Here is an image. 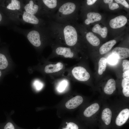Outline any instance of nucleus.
<instances>
[{"label":"nucleus","instance_id":"nucleus-24","mask_svg":"<svg viewBox=\"0 0 129 129\" xmlns=\"http://www.w3.org/2000/svg\"><path fill=\"white\" fill-rule=\"evenodd\" d=\"M68 84V81L65 79L61 80L59 83L57 89L58 91L61 92L64 91L67 87Z\"/></svg>","mask_w":129,"mask_h":129},{"label":"nucleus","instance_id":"nucleus-26","mask_svg":"<svg viewBox=\"0 0 129 129\" xmlns=\"http://www.w3.org/2000/svg\"><path fill=\"white\" fill-rule=\"evenodd\" d=\"M113 0H104V2L106 3H108L109 5V9L113 10L119 7V6L117 3L113 2Z\"/></svg>","mask_w":129,"mask_h":129},{"label":"nucleus","instance_id":"nucleus-34","mask_svg":"<svg viewBox=\"0 0 129 129\" xmlns=\"http://www.w3.org/2000/svg\"><path fill=\"white\" fill-rule=\"evenodd\" d=\"M123 77L124 79L129 80V70L124 72L123 74Z\"/></svg>","mask_w":129,"mask_h":129},{"label":"nucleus","instance_id":"nucleus-13","mask_svg":"<svg viewBox=\"0 0 129 129\" xmlns=\"http://www.w3.org/2000/svg\"><path fill=\"white\" fill-rule=\"evenodd\" d=\"M129 117V109H124L119 113L116 119L115 123L118 126H121L125 124Z\"/></svg>","mask_w":129,"mask_h":129},{"label":"nucleus","instance_id":"nucleus-39","mask_svg":"<svg viewBox=\"0 0 129 129\" xmlns=\"http://www.w3.org/2000/svg\"></svg>","mask_w":129,"mask_h":129},{"label":"nucleus","instance_id":"nucleus-10","mask_svg":"<svg viewBox=\"0 0 129 129\" xmlns=\"http://www.w3.org/2000/svg\"><path fill=\"white\" fill-rule=\"evenodd\" d=\"M127 21L125 16L120 15L111 20L109 22V25L113 28H118L124 26L127 23Z\"/></svg>","mask_w":129,"mask_h":129},{"label":"nucleus","instance_id":"nucleus-33","mask_svg":"<svg viewBox=\"0 0 129 129\" xmlns=\"http://www.w3.org/2000/svg\"><path fill=\"white\" fill-rule=\"evenodd\" d=\"M123 93L124 95L127 97H129V86H127L123 88Z\"/></svg>","mask_w":129,"mask_h":129},{"label":"nucleus","instance_id":"nucleus-6","mask_svg":"<svg viewBox=\"0 0 129 129\" xmlns=\"http://www.w3.org/2000/svg\"><path fill=\"white\" fill-rule=\"evenodd\" d=\"M51 46L52 50L51 56L72 58L75 56V52L73 48L54 43H53Z\"/></svg>","mask_w":129,"mask_h":129},{"label":"nucleus","instance_id":"nucleus-7","mask_svg":"<svg viewBox=\"0 0 129 129\" xmlns=\"http://www.w3.org/2000/svg\"><path fill=\"white\" fill-rule=\"evenodd\" d=\"M20 22L31 24L35 27H43L47 25L46 20L23 11L20 16Z\"/></svg>","mask_w":129,"mask_h":129},{"label":"nucleus","instance_id":"nucleus-3","mask_svg":"<svg viewBox=\"0 0 129 129\" xmlns=\"http://www.w3.org/2000/svg\"><path fill=\"white\" fill-rule=\"evenodd\" d=\"M77 6L72 0H66L59 7L52 20L58 23L71 24L74 23Z\"/></svg>","mask_w":129,"mask_h":129},{"label":"nucleus","instance_id":"nucleus-4","mask_svg":"<svg viewBox=\"0 0 129 129\" xmlns=\"http://www.w3.org/2000/svg\"><path fill=\"white\" fill-rule=\"evenodd\" d=\"M0 6L11 21L18 23L23 11V0H10L0 1Z\"/></svg>","mask_w":129,"mask_h":129},{"label":"nucleus","instance_id":"nucleus-22","mask_svg":"<svg viewBox=\"0 0 129 129\" xmlns=\"http://www.w3.org/2000/svg\"><path fill=\"white\" fill-rule=\"evenodd\" d=\"M107 60L104 58L102 57L99 60L98 62V73L100 75L102 74L106 70L107 66Z\"/></svg>","mask_w":129,"mask_h":129},{"label":"nucleus","instance_id":"nucleus-25","mask_svg":"<svg viewBox=\"0 0 129 129\" xmlns=\"http://www.w3.org/2000/svg\"><path fill=\"white\" fill-rule=\"evenodd\" d=\"M8 65V62L5 55L0 53V69H5Z\"/></svg>","mask_w":129,"mask_h":129},{"label":"nucleus","instance_id":"nucleus-31","mask_svg":"<svg viewBox=\"0 0 129 129\" xmlns=\"http://www.w3.org/2000/svg\"><path fill=\"white\" fill-rule=\"evenodd\" d=\"M63 129H78V127L75 123L70 122L68 123L65 128Z\"/></svg>","mask_w":129,"mask_h":129},{"label":"nucleus","instance_id":"nucleus-18","mask_svg":"<svg viewBox=\"0 0 129 129\" xmlns=\"http://www.w3.org/2000/svg\"><path fill=\"white\" fill-rule=\"evenodd\" d=\"M99 109V106L98 103H93L86 109L84 112V115L86 117H90L97 112Z\"/></svg>","mask_w":129,"mask_h":129},{"label":"nucleus","instance_id":"nucleus-5","mask_svg":"<svg viewBox=\"0 0 129 129\" xmlns=\"http://www.w3.org/2000/svg\"><path fill=\"white\" fill-rule=\"evenodd\" d=\"M66 0H41V9L39 17L52 20L59 7Z\"/></svg>","mask_w":129,"mask_h":129},{"label":"nucleus","instance_id":"nucleus-27","mask_svg":"<svg viewBox=\"0 0 129 129\" xmlns=\"http://www.w3.org/2000/svg\"><path fill=\"white\" fill-rule=\"evenodd\" d=\"M33 85L35 89L37 91H39L42 89L44 85L41 81L38 80H36L34 81Z\"/></svg>","mask_w":129,"mask_h":129},{"label":"nucleus","instance_id":"nucleus-16","mask_svg":"<svg viewBox=\"0 0 129 129\" xmlns=\"http://www.w3.org/2000/svg\"><path fill=\"white\" fill-rule=\"evenodd\" d=\"M116 89L115 81L113 79L109 80L106 84L104 88V91L108 95L112 94Z\"/></svg>","mask_w":129,"mask_h":129},{"label":"nucleus","instance_id":"nucleus-19","mask_svg":"<svg viewBox=\"0 0 129 129\" xmlns=\"http://www.w3.org/2000/svg\"><path fill=\"white\" fill-rule=\"evenodd\" d=\"M116 43L114 40L109 41L103 44L100 48L99 52L101 54H105L110 51Z\"/></svg>","mask_w":129,"mask_h":129},{"label":"nucleus","instance_id":"nucleus-30","mask_svg":"<svg viewBox=\"0 0 129 129\" xmlns=\"http://www.w3.org/2000/svg\"><path fill=\"white\" fill-rule=\"evenodd\" d=\"M123 71L124 72L129 70V61L127 59L123 60L122 64Z\"/></svg>","mask_w":129,"mask_h":129},{"label":"nucleus","instance_id":"nucleus-35","mask_svg":"<svg viewBox=\"0 0 129 129\" xmlns=\"http://www.w3.org/2000/svg\"><path fill=\"white\" fill-rule=\"evenodd\" d=\"M129 86V80L123 79L122 82V86L123 88L125 86Z\"/></svg>","mask_w":129,"mask_h":129},{"label":"nucleus","instance_id":"nucleus-17","mask_svg":"<svg viewBox=\"0 0 129 129\" xmlns=\"http://www.w3.org/2000/svg\"><path fill=\"white\" fill-rule=\"evenodd\" d=\"M86 33L85 37L87 41L91 45L95 46H98L100 44V41L99 38L92 32H89Z\"/></svg>","mask_w":129,"mask_h":129},{"label":"nucleus","instance_id":"nucleus-11","mask_svg":"<svg viewBox=\"0 0 129 129\" xmlns=\"http://www.w3.org/2000/svg\"><path fill=\"white\" fill-rule=\"evenodd\" d=\"M112 53L113 55L118 59H125L129 56V49L126 48L117 47L113 50Z\"/></svg>","mask_w":129,"mask_h":129},{"label":"nucleus","instance_id":"nucleus-38","mask_svg":"<svg viewBox=\"0 0 129 129\" xmlns=\"http://www.w3.org/2000/svg\"><path fill=\"white\" fill-rule=\"evenodd\" d=\"M66 123L67 124H68V123L67 122H66Z\"/></svg>","mask_w":129,"mask_h":129},{"label":"nucleus","instance_id":"nucleus-28","mask_svg":"<svg viewBox=\"0 0 129 129\" xmlns=\"http://www.w3.org/2000/svg\"><path fill=\"white\" fill-rule=\"evenodd\" d=\"M9 20L8 18L0 11V25L8 24Z\"/></svg>","mask_w":129,"mask_h":129},{"label":"nucleus","instance_id":"nucleus-9","mask_svg":"<svg viewBox=\"0 0 129 129\" xmlns=\"http://www.w3.org/2000/svg\"><path fill=\"white\" fill-rule=\"evenodd\" d=\"M71 73L75 78L80 81H85L89 79V73L84 67L78 66L74 68L72 70Z\"/></svg>","mask_w":129,"mask_h":129},{"label":"nucleus","instance_id":"nucleus-15","mask_svg":"<svg viewBox=\"0 0 129 129\" xmlns=\"http://www.w3.org/2000/svg\"><path fill=\"white\" fill-rule=\"evenodd\" d=\"M87 18L84 21L85 24L86 25L95 22L99 21L102 18V16L99 13L95 12H90L86 15Z\"/></svg>","mask_w":129,"mask_h":129},{"label":"nucleus","instance_id":"nucleus-36","mask_svg":"<svg viewBox=\"0 0 129 129\" xmlns=\"http://www.w3.org/2000/svg\"><path fill=\"white\" fill-rule=\"evenodd\" d=\"M97 1L96 0H87L86 3L88 5H91Z\"/></svg>","mask_w":129,"mask_h":129},{"label":"nucleus","instance_id":"nucleus-1","mask_svg":"<svg viewBox=\"0 0 129 129\" xmlns=\"http://www.w3.org/2000/svg\"><path fill=\"white\" fill-rule=\"evenodd\" d=\"M47 20L54 43L73 48L78 40L77 31L73 25L61 24L53 20Z\"/></svg>","mask_w":129,"mask_h":129},{"label":"nucleus","instance_id":"nucleus-2","mask_svg":"<svg viewBox=\"0 0 129 129\" xmlns=\"http://www.w3.org/2000/svg\"><path fill=\"white\" fill-rule=\"evenodd\" d=\"M24 33L30 43L39 49H41L47 45H51L54 43L50 31L47 25L43 27H34Z\"/></svg>","mask_w":129,"mask_h":129},{"label":"nucleus","instance_id":"nucleus-14","mask_svg":"<svg viewBox=\"0 0 129 129\" xmlns=\"http://www.w3.org/2000/svg\"><path fill=\"white\" fill-rule=\"evenodd\" d=\"M83 98L81 96H76L68 101L66 103V107L68 109H73L76 108L82 102Z\"/></svg>","mask_w":129,"mask_h":129},{"label":"nucleus","instance_id":"nucleus-20","mask_svg":"<svg viewBox=\"0 0 129 129\" xmlns=\"http://www.w3.org/2000/svg\"><path fill=\"white\" fill-rule=\"evenodd\" d=\"M92 31L93 32L100 35L103 38H106L107 35V27H104L102 28L98 24H96L94 25L92 29Z\"/></svg>","mask_w":129,"mask_h":129},{"label":"nucleus","instance_id":"nucleus-12","mask_svg":"<svg viewBox=\"0 0 129 129\" xmlns=\"http://www.w3.org/2000/svg\"><path fill=\"white\" fill-rule=\"evenodd\" d=\"M64 67L63 63L59 62L55 64H49L47 65L44 69V72L47 74H52L59 71Z\"/></svg>","mask_w":129,"mask_h":129},{"label":"nucleus","instance_id":"nucleus-32","mask_svg":"<svg viewBox=\"0 0 129 129\" xmlns=\"http://www.w3.org/2000/svg\"><path fill=\"white\" fill-rule=\"evenodd\" d=\"M115 1L117 3L120 4L124 6L125 7L129 8V5L125 0H115Z\"/></svg>","mask_w":129,"mask_h":129},{"label":"nucleus","instance_id":"nucleus-29","mask_svg":"<svg viewBox=\"0 0 129 129\" xmlns=\"http://www.w3.org/2000/svg\"><path fill=\"white\" fill-rule=\"evenodd\" d=\"M109 64L111 65H114L117 64L118 61V58L113 55L109 56L108 59Z\"/></svg>","mask_w":129,"mask_h":129},{"label":"nucleus","instance_id":"nucleus-23","mask_svg":"<svg viewBox=\"0 0 129 129\" xmlns=\"http://www.w3.org/2000/svg\"><path fill=\"white\" fill-rule=\"evenodd\" d=\"M0 129H24L19 127L12 122L9 121L1 124Z\"/></svg>","mask_w":129,"mask_h":129},{"label":"nucleus","instance_id":"nucleus-21","mask_svg":"<svg viewBox=\"0 0 129 129\" xmlns=\"http://www.w3.org/2000/svg\"><path fill=\"white\" fill-rule=\"evenodd\" d=\"M112 116V112L109 108H106L103 110L102 113V118L106 125H108L110 123Z\"/></svg>","mask_w":129,"mask_h":129},{"label":"nucleus","instance_id":"nucleus-37","mask_svg":"<svg viewBox=\"0 0 129 129\" xmlns=\"http://www.w3.org/2000/svg\"><path fill=\"white\" fill-rule=\"evenodd\" d=\"M1 73L0 70V77L1 76Z\"/></svg>","mask_w":129,"mask_h":129},{"label":"nucleus","instance_id":"nucleus-8","mask_svg":"<svg viewBox=\"0 0 129 129\" xmlns=\"http://www.w3.org/2000/svg\"><path fill=\"white\" fill-rule=\"evenodd\" d=\"M41 7V0H23V11L38 17Z\"/></svg>","mask_w":129,"mask_h":129}]
</instances>
